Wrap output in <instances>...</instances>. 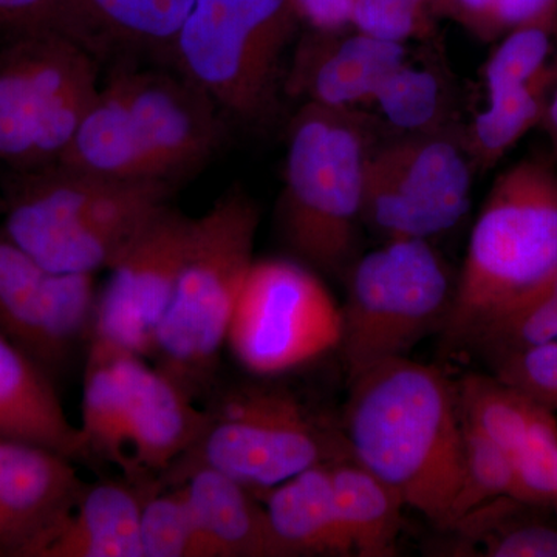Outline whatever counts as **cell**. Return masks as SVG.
I'll list each match as a JSON object with an SVG mask.
<instances>
[{
    "label": "cell",
    "mask_w": 557,
    "mask_h": 557,
    "mask_svg": "<svg viewBox=\"0 0 557 557\" xmlns=\"http://www.w3.org/2000/svg\"><path fill=\"white\" fill-rule=\"evenodd\" d=\"M344 434L351 457L446 530L463 471L457 384L437 368L395 358L350 380Z\"/></svg>",
    "instance_id": "1"
},
{
    "label": "cell",
    "mask_w": 557,
    "mask_h": 557,
    "mask_svg": "<svg viewBox=\"0 0 557 557\" xmlns=\"http://www.w3.org/2000/svg\"><path fill=\"white\" fill-rule=\"evenodd\" d=\"M219 110L178 70L121 69L98 90L60 163L174 185L219 148Z\"/></svg>",
    "instance_id": "2"
},
{
    "label": "cell",
    "mask_w": 557,
    "mask_h": 557,
    "mask_svg": "<svg viewBox=\"0 0 557 557\" xmlns=\"http://www.w3.org/2000/svg\"><path fill=\"white\" fill-rule=\"evenodd\" d=\"M0 228L42 265L60 273L108 270L127 242L170 205L174 185L119 180L57 163L13 172Z\"/></svg>",
    "instance_id": "3"
},
{
    "label": "cell",
    "mask_w": 557,
    "mask_h": 557,
    "mask_svg": "<svg viewBox=\"0 0 557 557\" xmlns=\"http://www.w3.org/2000/svg\"><path fill=\"white\" fill-rule=\"evenodd\" d=\"M215 383L203 399L207 421L188 453L159 480L180 485L214 469L262 497L304 469L351 457L346 434L295 392L271 379Z\"/></svg>",
    "instance_id": "4"
},
{
    "label": "cell",
    "mask_w": 557,
    "mask_h": 557,
    "mask_svg": "<svg viewBox=\"0 0 557 557\" xmlns=\"http://www.w3.org/2000/svg\"><path fill=\"white\" fill-rule=\"evenodd\" d=\"M205 421L203 406L148 358L91 338L78 426L89 468H115L121 478L149 490L188 453Z\"/></svg>",
    "instance_id": "5"
},
{
    "label": "cell",
    "mask_w": 557,
    "mask_h": 557,
    "mask_svg": "<svg viewBox=\"0 0 557 557\" xmlns=\"http://www.w3.org/2000/svg\"><path fill=\"white\" fill-rule=\"evenodd\" d=\"M259 223L258 203L244 190H231L194 219L188 255L149 359L197 403L220 380L222 351L255 262Z\"/></svg>",
    "instance_id": "6"
},
{
    "label": "cell",
    "mask_w": 557,
    "mask_h": 557,
    "mask_svg": "<svg viewBox=\"0 0 557 557\" xmlns=\"http://www.w3.org/2000/svg\"><path fill=\"white\" fill-rule=\"evenodd\" d=\"M373 127L357 109L304 102L289 126L281 231L296 260L343 276L364 225L366 174Z\"/></svg>",
    "instance_id": "7"
},
{
    "label": "cell",
    "mask_w": 557,
    "mask_h": 557,
    "mask_svg": "<svg viewBox=\"0 0 557 557\" xmlns=\"http://www.w3.org/2000/svg\"><path fill=\"white\" fill-rule=\"evenodd\" d=\"M557 270V170L530 157L498 175L475 220L442 330L463 347L487 318L541 287Z\"/></svg>",
    "instance_id": "8"
},
{
    "label": "cell",
    "mask_w": 557,
    "mask_h": 557,
    "mask_svg": "<svg viewBox=\"0 0 557 557\" xmlns=\"http://www.w3.org/2000/svg\"><path fill=\"white\" fill-rule=\"evenodd\" d=\"M456 281L442 256L423 239L384 242L348 269L343 355L348 379L408 357L421 339L442 332L453 309Z\"/></svg>",
    "instance_id": "9"
},
{
    "label": "cell",
    "mask_w": 557,
    "mask_h": 557,
    "mask_svg": "<svg viewBox=\"0 0 557 557\" xmlns=\"http://www.w3.org/2000/svg\"><path fill=\"white\" fill-rule=\"evenodd\" d=\"M298 21L293 0H194L171 60L220 110L259 123L276 108Z\"/></svg>",
    "instance_id": "10"
},
{
    "label": "cell",
    "mask_w": 557,
    "mask_h": 557,
    "mask_svg": "<svg viewBox=\"0 0 557 557\" xmlns=\"http://www.w3.org/2000/svg\"><path fill=\"white\" fill-rule=\"evenodd\" d=\"M95 54L46 32L0 50V164L11 172L60 163L97 98Z\"/></svg>",
    "instance_id": "11"
},
{
    "label": "cell",
    "mask_w": 557,
    "mask_h": 557,
    "mask_svg": "<svg viewBox=\"0 0 557 557\" xmlns=\"http://www.w3.org/2000/svg\"><path fill=\"white\" fill-rule=\"evenodd\" d=\"M343 313L317 271L292 259H255L228 346L252 376L274 379L338 350Z\"/></svg>",
    "instance_id": "12"
},
{
    "label": "cell",
    "mask_w": 557,
    "mask_h": 557,
    "mask_svg": "<svg viewBox=\"0 0 557 557\" xmlns=\"http://www.w3.org/2000/svg\"><path fill=\"white\" fill-rule=\"evenodd\" d=\"M474 161L463 135L405 134L376 145L366 174L364 225L386 240L438 236L471 205Z\"/></svg>",
    "instance_id": "13"
},
{
    "label": "cell",
    "mask_w": 557,
    "mask_h": 557,
    "mask_svg": "<svg viewBox=\"0 0 557 557\" xmlns=\"http://www.w3.org/2000/svg\"><path fill=\"white\" fill-rule=\"evenodd\" d=\"M98 293L95 274L47 269L0 228V332L54 381L86 358Z\"/></svg>",
    "instance_id": "14"
},
{
    "label": "cell",
    "mask_w": 557,
    "mask_h": 557,
    "mask_svg": "<svg viewBox=\"0 0 557 557\" xmlns=\"http://www.w3.org/2000/svg\"><path fill=\"white\" fill-rule=\"evenodd\" d=\"M194 219L166 205L110 263L98 293L91 338L150 358L157 329L174 298L193 237Z\"/></svg>",
    "instance_id": "15"
},
{
    "label": "cell",
    "mask_w": 557,
    "mask_h": 557,
    "mask_svg": "<svg viewBox=\"0 0 557 557\" xmlns=\"http://www.w3.org/2000/svg\"><path fill=\"white\" fill-rule=\"evenodd\" d=\"M76 465L0 435V556L39 557L86 485Z\"/></svg>",
    "instance_id": "16"
},
{
    "label": "cell",
    "mask_w": 557,
    "mask_h": 557,
    "mask_svg": "<svg viewBox=\"0 0 557 557\" xmlns=\"http://www.w3.org/2000/svg\"><path fill=\"white\" fill-rule=\"evenodd\" d=\"M408 60L405 44L366 33L314 32L300 39L285 73L284 90L309 104L355 109L370 104L388 73Z\"/></svg>",
    "instance_id": "17"
},
{
    "label": "cell",
    "mask_w": 557,
    "mask_h": 557,
    "mask_svg": "<svg viewBox=\"0 0 557 557\" xmlns=\"http://www.w3.org/2000/svg\"><path fill=\"white\" fill-rule=\"evenodd\" d=\"M185 486L203 557H293L271 525L265 505L240 482L200 468Z\"/></svg>",
    "instance_id": "18"
},
{
    "label": "cell",
    "mask_w": 557,
    "mask_h": 557,
    "mask_svg": "<svg viewBox=\"0 0 557 557\" xmlns=\"http://www.w3.org/2000/svg\"><path fill=\"white\" fill-rule=\"evenodd\" d=\"M0 435L42 446L89 467L83 435L62 406L57 381L2 332Z\"/></svg>",
    "instance_id": "19"
},
{
    "label": "cell",
    "mask_w": 557,
    "mask_h": 557,
    "mask_svg": "<svg viewBox=\"0 0 557 557\" xmlns=\"http://www.w3.org/2000/svg\"><path fill=\"white\" fill-rule=\"evenodd\" d=\"M194 0H62L61 33L91 53L120 49L171 58Z\"/></svg>",
    "instance_id": "20"
},
{
    "label": "cell",
    "mask_w": 557,
    "mask_h": 557,
    "mask_svg": "<svg viewBox=\"0 0 557 557\" xmlns=\"http://www.w3.org/2000/svg\"><path fill=\"white\" fill-rule=\"evenodd\" d=\"M148 491L121 475L86 482L39 557H143L139 522Z\"/></svg>",
    "instance_id": "21"
},
{
    "label": "cell",
    "mask_w": 557,
    "mask_h": 557,
    "mask_svg": "<svg viewBox=\"0 0 557 557\" xmlns=\"http://www.w3.org/2000/svg\"><path fill=\"white\" fill-rule=\"evenodd\" d=\"M271 525L293 557L354 556L336 509L330 463L304 469L262 497Z\"/></svg>",
    "instance_id": "22"
},
{
    "label": "cell",
    "mask_w": 557,
    "mask_h": 557,
    "mask_svg": "<svg viewBox=\"0 0 557 557\" xmlns=\"http://www.w3.org/2000/svg\"><path fill=\"white\" fill-rule=\"evenodd\" d=\"M456 556L557 557L552 507L504 496L469 511L448 528Z\"/></svg>",
    "instance_id": "23"
},
{
    "label": "cell",
    "mask_w": 557,
    "mask_h": 557,
    "mask_svg": "<svg viewBox=\"0 0 557 557\" xmlns=\"http://www.w3.org/2000/svg\"><path fill=\"white\" fill-rule=\"evenodd\" d=\"M336 509L354 555L397 556L405 500L354 457L330 463Z\"/></svg>",
    "instance_id": "24"
},
{
    "label": "cell",
    "mask_w": 557,
    "mask_h": 557,
    "mask_svg": "<svg viewBox=\"0 0 557 557\" xmlns=\"http://www.w3.org/2000/svg\"><path fill=\"white\" fill-rule=\"evenodd\" d=\"M557 83V65L520 89L487 98L486 108L465 132L475 170H490L528 132L544 123Z\"/></svg>",
    "instance_id": "25"
},
{
    "label": "cell",
    "mask_w": 557,
    "mask_h": 557,
    "mask_svg": "<svg viewBox=\"0 0 557 557\" xmlns=\"http://www.w3.org/2000/svg\"><path fill=\"white\" fill-rule=\"evenodd\" d=\"M557 341V270L518 302L487 318L465 346L478 348L487 361L539 344Z\"/></svg>",
    "instance_id": "26"
},
{
    "label": "cell",
    "mask_w": 557,
    "mask_h": 557,
    "mask_svg": "<svg viewBox=\"0 0 557 557\" xmlns=\"http://www.w3.org/2000/svg\"><path fill=\"white\" fill-rule=\"evenodd\" d=\"M370 104L405 134L445 129L446 98L440 78L408 60L388 73Z\"/></svg>",
    "instance_id": "27"
},
{
    "label": "cell",
    "mask_w": 557,
    "mask_h": 557,
    "mask_svg": "<svg viewBox=\"0 0 557 557\" xmlns=\"http://www.w3.org/2000/svg\"><path fill=\"white\" fill-rule=\"evenodd\" d=\"M557 24H531L505 33L483 67L486 97L520 89L544 76L553 60Z\"/></svg>",
    "instance_id": "28"
},
{
    "label": "cell",
    "mask_w": 557,
    "mask_h": 557,
    "mask_svg": "<svg viewBox=\"0 0 557 557\" xmlns=\"http://www.w3.org/2000/svg\"><path fill=\"white\" fill-rule=\"evenodd\" d=\"M143 557H203L185 486L146 493L139 522Z\"/></svg>",
    "instance_id": "29"
},
{
    "label": "cell",
    "mask_w": 557,
    "mask_h": 557,
    "mask_svg": "<svg viewBox=\"0 0 557 557\" xmlns=\"http://www.w3.org/2000/svg\"><path fill=\"white\" fill-rule=\"evenodd\" d=\"M463 420V471L449 525L497 497H516V472L508 454L482 431ZM446 528V530H448ZM445 530V531H446Z\"/></svg>",
    "instance_id": "30"
},
{
    "label": "cell",
    "mask_w": 557,
    "mask_h": 557,
    "mask_svg": "<svg viewBox=\"0 0 557 557\" xmlns=\"http://www.w3.org/2000/svg\"><path fill=\"white\" fill-rule=\"evenodd\" d=\"M435 14H443V0H355L350 25L373 38L405 44L426 35Z\"/></svg>",
    "instance_id": "31"
},
{
    "label": "cell",
    "mask_w": 557,
    "mask_h": 557,
    "mask_svg": "<svg viewBox=\"0 0 557 557\" xmlns=\"http://www.w3.org/2000/svg\"><path fill=\"white\" fill-rule=\"evenodd\" d=\"M490 364L498 380L557 410V341L509 351Z\"/></svg>",
    "instance_id": "32"
},
{
    "label": "cell",
    "mask_w": 557,
    "mask_h": 557,
    "mask_svg": "<svg viewBox=\"0 0 557 557\" xmlns=\"http://www.w3.org/2000/svg\"><path fill=\"white\" fill-rule=\"evenodd\" d=\"M62 0H0V33L9 38L61 33Z\"/></svg>",
    "instance_id": "33"
},
{
    "label": "cell",
    "mask_w": 557,
    "mask_h": 557,
    "mask_svg": "<svg viewBox=\"0 0 557 557\" xmlns=\"http://www.w3.org/2000/svg\"><path fill=\"white\" fill-rule=\"evenodd\" d=\"M531 24H557V0H496L483 39Z\"/></svg>",
    "instance_id": "34"
},
{
    "label": "cell",
    "mask_w": 557,
    "mask_h": 557,
    "mask_svg": "<svg viewBox=\"0 0 557 557\" xmlns=\"http://www.w3.org/2000/svg\"><path fill=\"white\" fill-rule=\"evenodd\" d=\"M299 21L314 32H338L350 25L355 0H293Z\"/></svg>",
    "instance_id": "35"
},
{
    "label": "cell",
    "mask_w": 557,
    "mask_h": 557,
    "mask_svg": "<svg viewBox=\"0 0 557 557\" xmlns=\"http://www.w3.org/2000/svg\"><path fill=\"white\" fill-rule=\"evenodd\" d=\"M496 0H443V14L456 17L469 30L483 38Z\"/></svg>",
    "instance_id": "36"
},
{
    "label": "cell",
    "mask_w": 557,
    "mask_h": 557,
    "mask_svg": "<svg viewBox=\"0 0 557 557\" xmlns=\"http://www.w3.org/2000/svg\"><path fill=\"white\" fill-rule=\"evenodd\" d=\"M542 124H545V127H547L557 149V83L552 98H549L547 115H545L544 123Z\"/></svg>",
    "instance_id": "37"
}]
</instances>
